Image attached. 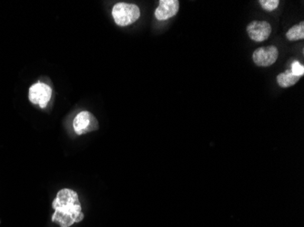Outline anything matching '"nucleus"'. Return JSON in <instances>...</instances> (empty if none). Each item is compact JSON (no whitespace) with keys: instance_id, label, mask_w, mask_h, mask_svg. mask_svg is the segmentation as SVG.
Returning a JSON list of instances; mask_svg holds the SVG:
<instances>
[{"instance_id":"nucleus-1","label":"nucleus","mask_w":304,"mask_h":227,"mask_svg":"<svg viewBox=\"0 0 304 227\" xmlns=\"http://www.w3.org/2000/svg\"><path fill=\"white\" fill-rule=\"evenodd\" d=\"M52 208L55 212L51 220L59 227L72 226L84 219L79 194L72 189L59 190L52 203Z\"/></svg>"},{"instance_id":"nucleus-2","label":"nucleus","mask_w":304,"mask_h":227,"mask_svg":"<svg viewBox=\"0 0 304 227\" xmlns=\"http://www.w3.org/2000/svg\"><path fill=\"white\" fill-rule=\"evenodd\" d=\"M112 17L118 27H128L140 18V10L135 4L119 2L113 7Z\"/></svg>"},{"instance_id":"nucleus-3","label":"nucleus","mask_w":304,"mask_h":227,"mask_svg":"<svg viewBox=\"0 0 304 227\" xmlns=\"http://www.w3.org/2000/svg\"><path fill=\"white\" fill-rule=\"evenodd\" d=\"M53 90L46 83L38 82L32 85L29 89V99L36 106L44 109L51 101Z\"/></svg>"},{"instance_id":"nucleus-4","label":"nucleus","mask_w":304,"mask_h":227,"mask_svg":"<svg viewBox=\"0 0 304 227\" xmlns=\"http://www.w3.org/2000/svg\"><path fill=\"white\" fill-rule=\"evenodd\" d=\"M99 128L98 120L92 113L81 111L73 119L74 132L78 135H86Z\"/></svg>"},{"instance_id":"nucleus-5","label":"nucleus","mask_w":304,"mask_h":227,"mask_svg":"<svg viewBox=\"0 0 304 227\" xmlns=\"http://www.w3.org/2000/svg\"><path fill=\"white\" fill-rule=\"evenodd\" d=\"M279 57V51L278 49L274 46L265 47L256 49L252 55L253 62L258 67L267 68L277 61Z\"/></svg>"},{"instance_id":"nucleus-6","label":"nucleus","mask_w":304,"mask_h":227,"mask_svg":"<svg viewBox=\"0 0 304 227\" xmlns=\"http://www.w3.org/2000/svg\"><path fill=\"white\" fill-rule=\"evenodd\" d=\"M247 32L251 40L262 42L270 37L271 26L267 21H252L247 27Z\"/></svg>"},{"instance_id":"nucleus-7","label":"nucleus","mask_w":304,"mask_h":227,"mask_svg":"<svg viewBox=\"0 0 304 227\" xmlns=\"http://www.w3.org/2000/svg\"><path fill=\"white\" fill-rule=\"evenodd\" d=\"M179 9L180 2L178 0H161L155 10V18L160 21H165L177 15Z\"/></svg>"},{"instance_id":"nucleus-8","label":"nucleus","mask_w":304,"mask_h":227,"mask_svg":"<svg viewBox=\"0 0 304 227\" xmlns=\"http://www.w3.org/2000/svg\"><path fill=\"white\" fill-rule=\"evenodd\" d=\"M299 78L295 77L294 75H292L289 70H287L284 73H280L277 76L278 85L283 88L294 86L295 84L299 81Z\"/></svg>"},{"instance_id":"nucleus-9","label":"nucleus","mask_w":304,"mask_h":227,"mask_svg":"<svg viewBox=\"0 0 304 227\" xmlns=\"http://www.w3.org/2000/svg\"><path fill=\"white\" fill-rule=\"evenodd\" d=\"M286 38L289 41H297L304 39V22L301 21L299 24L295 25L288 30L286 33Z\"/></svg>"},{"instance_id":"nucleus-10","label":"nucleus","mask_w":304,"mask_h":227,"mask_svg":"<svg viewBox=\"0 0 304 227\" xmlns=\"http://www.w3.org/2000/svg\"><path fill=\"white\" fill-rule=\"evenodd\" d=\"M260 4L263 10L271 12L279 7L280 1L279 0H260Z\"/></svg>"},{"instance_id":"nucleus-11","label":"nucleus","mask_w":304,"mask_h":227,"mask_svg":"<svg viewBox=\"0 0 304 227\" xmlns=\"http://www.w3.org/2000/svg\"><path fill=\"white\" fill-rule=\"evenodd\" d=\"M295 77L301 78L304 75V67L302 64L299 63V61H294L291 64V69L289 70Z\"/></svg>"}]
</instances>
